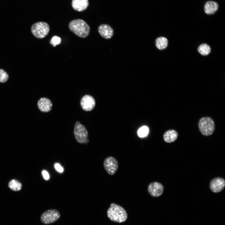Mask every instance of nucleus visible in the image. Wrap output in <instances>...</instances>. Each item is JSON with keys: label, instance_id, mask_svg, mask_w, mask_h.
Masks as SVG:
<instances>
[{"label": "nucleus", "instance_id": "f257e3e1", "mask_svg": "<svg viewBox=\"0 0 225 225\" xmlns=\"http://www.w3.org/2000/svg\"><path fill=\"white\" fill-rule=\"evenodd\" d=\"M107 216L111 221L118 223L125 222L128 217L125 209L121 206L114 203H111L107 212Z\"/></svg>", "mask_w": 225, "mask_h": 225}, {"label": "nucleus", "instance_id": "f03ea898", "mask_svg": "<svg viewBox=\"0 0 225 225\" xmlns=\"http://www.w3.org/2000/svg\"><path fill=\"white\" fill-rule=\"evenodd\" d=\"M68 27L71 31L81 38L87 37L90 32L89 25L84 21L81 19L72 20L69 22Z\"/></svg>", "mask_w": 225, "mask_h": 225}, {"label": "nucleus", "instance_id": "7ed1b4c3", "mask_svg": "<svg viewBox=\"0 0 225 225\" xmlns=\"http://www.w3.org/2000/svg\"><path fill=\"white\" fill-rule=\"evenodd\" d=\"M198 126L201 133L205 136L211 135L215 129L214 122L209 117L201 118L199 120Z\"/></svg>", "mask_w": 225, "mask_h": 225}, {"label": "nucleus", "instance_id": "20e7f679", "mask_svg": "<svg viewBox=\"0 0 225 225\" xmlns=\"http://www.w3.org/2000/svg\"><path fill=\"white\" fill-rule=\"evenodd\" d=\"M73 133L75 139L78 142L81 144L88 142V131L85 126L81 124L79 121L75 122Z\"/></svg>", "mask_w": 225, "mask_h": 225}, {"label": "nucleus", "instance_id": "39448f33", "mask_svg": "<svg viewBox=\"0 0 225 225\" xmlns=\"http://www.w3.org/2000/svg\"><path fill=\"white\" fill-rule=\"evenodd\" d=\"M31 32L36 38L42 39L45 38L48 33L50 27L46 22H37L33 24L31 28Z\"/></svg>", "mask_w": 225, "mask_h": 225}, {"label": "nucleus", "instance_id": "423d86ee", "mask_svg": "<svg viewBox=\"0 0 225 225\" xmlns=\"http://www.w3.org/2000/svg\"><path fill=\"white\" fill-rule=\"evenodd\" d=\"M60 216V214L58 210L55 209H49L42 214L41 220L42 223L48 224L57 221Z\"/></svg>", "mask_w": 225, "mask_h": 225}, {"label": "nucleus", "instance_id": "0eeeda50", "mask_svg": "<svg viewBox=\"0 0 225 225\" xmlns=\"http://www.w3.org/2000/svg\"><path fill=\"white\" fill-rule=\"evenodd\" d=\"M103 166L107 173L110 175H112L116 172L118 168V163L115 158L110 156L104 160Z\"/></svg>", "mask_w": 225, "mask_h": 225}, {"label": "nucleus", "instance_id": "6e6552de", "mask_svg": "<svg viewBox=\"0 0 225 225\" xmlns=\"http://www.w3.org/2000/svg\"><path fill=\"white\" fill-rule=\"evenodd\" d=\"M164 187L161 183L154 182L150 183L148 187V191L149 194L153 197H158L163 193Z\"/></svg>", "mask_w": 225, "mask_h": 225}, {"label": "nucleus", "instance_id": "1a4fd4ad", "mask_svg": "<svg viewBox=\"0 0 225 225\" xmlns=\"http://www.w3.org/2000/svg\"><path fill=\"white\" fill-rule=\"evenodd\" d=\"M95 101L91 95H86L83 96L80 100V105L82 109L89 111L92 110L95 106Z\"/></svg>", "mask_w": 225, "mask_h": 225}, {"label": "nucleus", "instance_id": "9d476101", "mask_svg": "<svg viewBox=\"0 0 225 225\" xmlns=\"http://www.w3.org/2000/svg\"><path fill=\"white\" fill-rule=\"evenodd\" d=\"M225 186L224 179L221 178H216L210 182V187L211 190L215 193H218L222 191Z\"/></svg>", "mask_w": 225, "mask_h": 225}, {"label": "nucleus", "instance_id": "9b49d317", "mask_svg": "<svg viewBox=\"0 0 225 225\" xmlns=\"http://www.w3.org/2000/svg\"><path fill=\"white\" fill-rule=\"evenodd\" d=\"M98 31L103 38L107 39L111 38L114 34L112 27L107 24H103L99 25L98 28Z\"/></svg>", "mask_w": 225, "mask_h": 225}, {"label": "nucleus", "instance_id": "f8f14e48", "mask_svg": "<svg viewBox=\"0 0 225 225\" xmlns=\"http://www.w3.org/2000/svg\"><path fill=\"white\" fill-rule=\"evenodd\" d=\"M38 107L42 112H47L52 109V104L50 99L46 98H42L38 101Z\"/></svg>", "mask_w": 225, "mask_h": 225}, {"label": "nucleus", "instance_id": "ddd939ff", "mask_svg": "<svg viewBox=\"0 0 225 225\" xmlns=\"http://www.w3.org/2000/svg\"><path fill=\"white\" fill-rule=\"evenodd\" d=\"M218 7V5L216 2L212 1H208L204 5V11L207 14L212 15L217 11Z\"/></svg>", "mask_w": 225, "mask_h": 225}, {"label": "nucleus", "instance_id": "4468645a", "mask_svg": "<svg viewBox=\"0 0 225 225\" xmlns=\"http://www.w3.org/2000/svg\"><path fill=\"white\" fill-rule=\"evenodd\" d=\"M89 5L88 0H72V5L75 10L82 12L85 10Z\"/></svg>", "mask_w": 225, "mask_h": 225}, {"label": "nucleus", "instance_id": "2eb2a0df", "mask_svg": "<svg viewBox=\"0 0 225 225\" xmlns=\"http://www.w3.org/2000/svg\"><path fill=\"white\" fill-rule=\"evenodd\" d=\"M178 136V134L177 131L173 129L169 130L164 134L163 139L165 142L171 143L175 141Z\"/></svg>", "mask_w": 225, "mask_h": 225}, {"label": "nucleus", "instance_id": "dca6fc26", "mask_svg": "<svg viewBox=\"0 0 225 225\" xmlns=\"http://www.w3.org/2000/svg\"><path fill=\"white\" fill-rule=\"evenodd\" d=\"M156 48L160 50L165 49L168 46V42L167 39L163 37L157 38L155 41Z\"/></svg>", "mask_w": 225, "mask_h": 225}, {"label": "nucleus", "instance_id": "f3484780", "mask_svg": "<svg viewBox=\"0 0 225 225\" xmlns=\"http://www.w3.org/2000/svg\"><path fill=\"white\" fill-rule=\"evenodd\" d=\"M8 186L9 188L14 191H18L22 188L21 183L16 179H12L8 183Z\"/></svg>", "mask_w": 225, "mask_h": 225}, {"label": "nucleus", "instance_id": "a211bd4d", "mask_svg": "<svg viewBox=\"0 0 225 225\" xmlns=\"http://www.w3.org/2000/svg\"><path fill=\"white\" fill-rule=\"evenodd\" d=\"M198 51L201 55L206 56L211 52V48L208 44L203 43L198 47Z\"/></svg>", "mask_w": 225, "mask_h": 225}, {"label": "nucleus", "instance_id": "6ab92c4d", "mask_svg": "<svg viewBox=\"0 0 225 225\" xmlns=\"http://www.w3.org/2000/svg\"><path fill=\"white\" fill-rule=\"evenodd\" d=\"M148 132L149 129L148 127L143 126L138 130V134L140 137L142 138L146 136L148 134Z\"/></svg>", "mask_w": 225, "mask_h": 225}, {"label": "nucleus", "instance_id": "aec40b11", "mask_svg": "<svg viewBox=\"0 0 225 225\" xmlns=\"http://www.w3.org/2000/svg\"><path fill=\"white\" fill-rule=\"evenodd\" d=\"M9 76L6 72L2 69H0V82L4 83L8 79Z\"/></svg>", "mask_w": 225, "mask_h": 225}, {"label": "nucleus", "instance_id": "412c9836", "mask_svg": "<svg viewBox=\"0 0 225 225\" xmlns=\"http://www.w3.org/2000/svg\"><path fill=\"white\" fill-rule=\"evenodd\" d=\"M61 39L60 38L55 36H53L50 41V44L53 47H55L57 45L60 43Z\"/></svg>", "mask_w": 225, "mask_h": 225}, {"label": "nucleus", "instance_id": "4be33fe9", "mask_svg": "<svg viewBox=\"0 0 225 225\" xmlns=\"http://www.w3.org/2000/svg\"><path fill=\"white\" fill-rule=\"evenodd\" d=\"M55 168L56 169L60 172H62L63 171V168L58 163H56L55 164Z\"/></svg>", "mask_w": 225, "mask_h": 225}, {"label": "nucleus", "instance_id": "5701e85b", "mask_svg": "<svg viewBox=\"0 0 225 225\" xmlns=\"http://www.w3.org/2000/svg\"><path fill=\"white\" fill-rule=\"evenodd\" d=\"M42 174L45 179L48 180L49 179V175L47 171L45 170H43L42 171Z\"/></svg>", "mask_w": 225, "mask_h": 225}]
</instances>
